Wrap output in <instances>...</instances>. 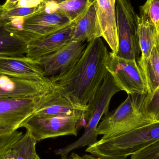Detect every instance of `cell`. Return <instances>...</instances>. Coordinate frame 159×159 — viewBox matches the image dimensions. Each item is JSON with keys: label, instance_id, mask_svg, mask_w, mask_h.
Instances as JSON below:
<instances>
[{"label": "cell", "instance_id": "6da1fadb", "mask_svg": "<svg viewBox=\"0 0 159 159\" xmlns=\"http://www.w3.org/2000/svg\"><path fill=\"white\" fill-rule=\"evenodd\" d=\"M107 48L101 37L88 43L80 58L62 74L49 78L65 98L86 110L108 71Z\"/></svg>", "mask_w": 159, "mask_h": 159}, {"label": "cell", "instance_id": "7a4b0ae2", "mask_svg": "<svg viewBox=\"0 0 159 159\" xmlns=\"http://www.w3.org/2000/svg\"><path fill=\"white\" fill-rule=\"evenodd\" d=\"M146 94H128L126 100L111 112L105 114L99 122L96 133L108 140L155 122L145 109Z\"/></svg>", "mask_w": 159, "mask_h": 159}, {"label": "cell", "instance_id": "3957f363", "mask_svg": "<svg viewBox=\"0 0 159 159\" xmlns=\"http://www.w3.org/2000/svg\"><path fill=\"white\" fill-rule=\"evenodd\" d=\"M120 91L122 90L113 76L107 73L95 95L87 105L84 112L86 123L84 132L77 141L62 148L61 151L64 155H68L75 149L92 145L98 141L97 126L103 116L109 111L112 97Z\"/></svg>", "mask_w": 159, "mask_h": 159}, {"label": "cell", "instance_id": "277c9868", "mask_svg": "<svg viewBox=\"0 0 159 159\" xmlns=\"http://www.w3.org/2000/svg\"><path fill=\"white\" fill-rule=\"evenodd\" d=\"M159 140V120L88 147L86 152L98 156L128 157Z\"/></svg>", "mask_w": 159, "mask_h": 159}, {"label": "cell", "instance_id": "5b68a950", "mask_svg": "<svg viewBox=\"0 0 159 159\" xmlns=\"http://www.w3.org/2000/svg\"><path fill=\"white\" fill-rule=\"evenodd\" d=\"M4 21L10 31L27 43L72 22L62 12L53 10L48 3H44L39 10L31 15Z\"/></svg>", "mask_w": 159, "mask_h": 159}, {"label": "cell", "instance_id": "8992f818", "mask_svg": "<svg viewBox=\"0 0 159 159\" xmlns=\"http://www.w3.org/2000/svg\"><path fill=\"white\" fill-rule=\"evenodd\" d=\"M85 126L84 113L54 116L33 114L23 121L20 128H25L38 142L65 135L76 136L79 129Z\"/></svg>", "mask_w": 159, "mask_h": 159}, {"label": "cell", "instance_id": "52a82bcc", "mask_svg": "<svg viewBox=\"0 0 159 159\" xmlns=\"http://www.w3.org/2000/svg\"><path fill=\"white\" fill-rule=\"evenodd\" d=\"M118 48L117 57L138 62L141 53L137 34V15L129 0H116Z\"/></svg>", "mask_w": 159, "mask_h": 159}, {"label": "cell", "instance_id": "ba28073f", "mask_svg": "<svg viewBox=\"0 0 159 159\" xmlns=\"http://www.w3.org/2000/svg\"><path fill=\"white\" fill-rule=\"evenodd\" d=\"M106 67L121 90L127 94L148 93L147 86L138 62L117 57L109 52Z\"/></svg>", "mask_w": 159, "mask_h": 159}, {"label": "cell", "instance_id": "9c48e42d", "mask_svg": "<svg viewBox=\"0 0 159 159\" xmlns=\"http://www.w3.org/2000/svg\"><path fill=\"white\" fill-rule=\"evenodd\" d=\"M55 89L48 77L33 80L0 74V99L40 98Z\"/></svg>", "mask_w": 159, "mask_h": 159}, {"label": "cell", "instance_id": "30bf717a", "mask_svg": "<svg viewBox=\"0 0 159 159\" xmlns=\"http://www.w3.org/2000/svg\"><path fill=\"white\" fill-rule=\"evenodd\" d=\"M40 98L0 99V136L13 133L34 113Z\"/></svg>", "mask_w": 159, "mask_h": 159}, {"label": "cell", "instance_id": "8fae6325", "mask_svg": "<svg viewBox=\"0 0 159 159\" xmlns=\"http://www.w3.org/2000/svg\"><path fill=\"white\" fill-rule=\"evenodd\" d=\"M85 41L71 40L59 50L34 61L46 77L57 76L68 71L82 56Z\"/></svg>", "mask_w": 159, "mask_h": 159}, {"label": "cell", "instance_id": "7c38bea8", "mask_svg": "<svg viewBox=\"0 0 159 159\" xmlns=\"http://www.w3.org/2000/svg\"><path fill=\"white\" fill-rule=\"evenodd\" d=\"M77 21H72L59 30L29 42L26 57L36 61L62 48L72 40Z\"/></svg>", "mask_w": 159, "mask_h": 159}, {"label": "cell", "instance_id": "4fadbf2b", "mask_svg": "<svg viewBox=\"0 0 159 159\" xmlns=\"http://www.w3.org/2000/svg\"><path fill=\"white\" fill-rule=\"evenodd\" d=\"M85 109L69 101L56 89L40 97L34 114L42 116H54L84 113Z\"/></svg>", "mask_w": 159, "mask_h": 159}, {"label": "cell", "instance_id": "5bb4252c", "mask_svg": "<svg viewBox=\"0 0 159 159\" xmlns=\"http://www.w3.org/2000/svg\"><path fill=\"white\" fill-rule=\"evenodd\" d=\"M97 16L102 34L112 51L116 54L118 48L116 0H96Z\"/></svg>", "mask_w": 159, "mask_h": 159}, {"label": "cell", "instance_id": "9a60e30c", "mask_svg": "<svg viewBox=\"0 0 159 159\" xmlns=\"http://www.w3.org/2000/svg\"><path fill=\"white\" fill-rule=\"evenodd\" d=\"M0 74L33 80L47 78L34 61L27 57L0 56Z\"/></svg>", "mask_w": 159, "mask_h": 159}, {"label": "cell", "instance_id": "2e32d148", "mask_svg": "<svg viewBox=\"0 0 159 159\" xmlns=\"http://www.w3.org/2000/svg\"><path fill=\"white\" fill-rule=\"evenodd\" d=\"M102 30L96 11L95 0L92 2L87 13L75 24L72 40L88 43L102 37Z\"/></svg>", "mask_w": 159, "mask_h": 159}, {"label": "cell", "instance_id": "e0dca14e", "mask_svg": "<svg viewBox=\"0 0 159 159\" xmlns=\"http://www.w3.org/2000/svg\"><path fill=\"white\" fill-rule=\"evenodd\" d=\"M28 43L12 32L0 19V56L22 57L27 52Z\"/></svg>", "mask_w": 159, "mask_h": 159}, {"label": "cell", "instance_id": "ac0fdd59", "mask_svg": "<svg viewBox=\"0 0 159 159\" xmlns=\"http://www.w3.org/2000/svg\"><path fill=\"white\" fill-rule=\"evenodd\" d=\"M137 34L141 57L148 58L156 46L157 33L155 26L143 14L137 15Z\"/></svg>", "mask_w": 159, "mask_h": 159}, {"label": "cell", "instance_id": "d6986e66", "mask_svg": "<svg viewBox=\"0 0 159 159\" xmlns=\"http://www.w3.org/2000/svg\"><path fill=\"white\" fill-rule=\"evenodd\" d=\"M138 63L147 86V95H152L159 87V54L156 46L149 57H140Z\"/></svg>", "mask_w": 159, "mask_h": 159}, {"label": "cell", "instance_id": "ffe728a7", "mask_svg": "<svg viewBox=\"0 0 159 159\" xmlns=\"http://www.w3.org/2000/svg\"><path fill=\"white\" fill-rule=\"evenodd\" d=\"M37 143L30 132L27 130L4 154L3 159H34L37 155L36 151Z\"/></svg>", "mask_w": 159, "mask_h": 159}, {"label": "cell", "instance_id": "44dd1931", "mask_svg": "<svg viewBox=\"0 0 159 159\" xmlns=\"http://www.w3.org/2000/svg\"><path fill=\"white\" fill-rule=\"evenodd\" d=\"M92 2L91 0H69L60 4L48 3L53 10L62 12L73 21L79 20L85 15Z\"/></svg>", "mask_w": 159, "mask_h": 159}, {"label": "cell", "instance_id": "7402d4cb", "mask_svg": "<svg viewBox=\"0 0 159 159\" xmlns=\"http://www.w3.org/2000/svg\"><path fill=\"white\" fill-rule=\"evenodd\" d=\"M140 14L145 16L159 33V0H147L140 7Z\"/></svg>", "mask_w": 159, "mask_h": 159}, {"label": "cell", "instance_id": "603a6c76", "mask_svg": "<svg viewBox=\"0 0 159 159\" xmlns=\"http://www.w3.org/2000/svg\"><path fill=\"white\" fill-rule=\"evenodd\" d=\"M43 2L37 6L27 7H17L7 10L2 9L0 19L2 20H7L16 18L23 17L31 15L39 10L43 5Z\"/></svg>", "mask_w": 159, "mask_h": 159}, {"label": "cell", "instance_id": "cb8c5ba5", "mask_svg": "<svg viewBox=\"0 0 159 159\" xmlns=\"http://www.w3.org/2000/svg\"><path fill=\"white\" fill-rule=\"evenodd\" d=\"M130 159H159V140L132 155Z\"/></svg>", "mask_w": 159, "mask_h": 159}, {"label": "cell", "instance_id": "d4e9b609", "mask_svg": "<svg viewBox=\"0 0 159 159\" xmlns=\"http://www.w3.org/2000/svg\"><path fill=\"white\" fill-rule=\"evenodd\" d=\"M23 135V133L17 130L10 134L0 136V157L9 150Z\"/></svg>", "mask_w": 159, "mask_h": 159}, {"label": "cell", "instance_id": "484cf974", "mask_svg": "<svg viewBox=\"0 0 159 159\" xmlns=\"http://www.w3.org/2000/svg\"><path fill=\"white\" fill-rule=\"evenodd\" d=\"M148 106L153 111L159 113V87L151 95L148 96Z\"/></svg>", "mask_w": 159, "mask_h": 159}, {"label": "cell", "instance_id": "4316f807", "mask_svg": "<svg viewBox=\"0 0 159 159\" xmlns=\"http://www.w3.org/2000/svg\"><path fill=\"white\" fill-rule=\"evenodd\" d=\"M82 159H127L125 157H107L98 156L91 154H85L81 157Z\"/></svg>", "mask_w": 159, "mask_h": 159}, {"label": "cell", "instance_id": "83f0119b", "mask_svg": "<svg viewBox=\"0 0 159 159\" xmlns=\"http://www.w3.org/2000/svg\"><path fill=\"white\" fill-rule=\"evenodd\" d=\"M20 0H7L3 5L2 6V8L3 10H7L13 8L16 4Z\"/></svg>", "mask_w": 159, "mask_h": 159}, {"label": "cell", "instance_id": "f1b7e54d", "mask_svg": "<svg viewBox=\"0 0 159 159\" xmlns=\"http://www.w3.org/2000/svg\"><path fill=\"white\" fill-rule=\"evenodd\" d=\"M61 159H82V157L75 153H73L69 156L61 157Z\"/></svg>", "mask_w": 159, "mask_h": 159}, {"label": "cell", "instance_id": "f546056e", "mask_svg": "<svg viewBox=\"0 0 159 159\" xmlns=\"http://www.w3.org/2000/svg\"><path fill=\"white\" fill-rule=\"evenodd\" d=\"M69 1V0H42L43 2L47 3L49 2H54L57 4L61 3L63 2H66V1Z\"/></svg>", "mask_w": 159, "mask_h": 159}, {"label": "cell", "instance_id": "4dcf8cb0", "mask_svg": "<svg viewBox=\"0 0 159 159\" xmlns=\"http://www.w3.org/2000/svg\"><path fill=\"white\" fill-rule=\"evenodd\" d=\"M159 54V33L157 36V41H156V46H155Z\"/></svg>", "mask_w": 159, "mask_h": 159}, {"label": "cell", "instance_id": "1f68e13d", "mask_svg": "<svg viewBox=\"0 0 159 159\" xmlns=\"http://www.w3.org/2000/svg\"><path fill=\"white\" fill-rule=\"evenodd\" d=\"M2 11V6L0 5V16H1V13Z\"/></svg>", "mask_w": 159, "mask_h": 159}, {"label": "cell", "instance_id": "d6a6232c", "mask_svg": "<svg viewBox=\"0 0 159 159\" xmlns=\"http://www.w3.org/2000/svg\"><path fill=\"white\" fill-rule=\"evenodd\" d=\"M41 159L40 158V157H39V156H38V154H37V156H36V157H35V159Z\"/></svg>", "mask_w": 159, "mask_h": 159}, {"label": "cell", "instance_id": "836d02e7", "mask_svg": "<svg viewBox=\"0 0 159 159\" xmlns=\"http://www.w3.org/2000/svg\"><path fill=\"white\" fill-rule=\"evenodd\" d=\"M4 155V154L3 156H2V157H0V159H3V157Z\"/></svg>", "mask_w": 159, "mask_h": 159}, {"label": "cell", "instance_id": "e575fe53", "mask_svg": "<svg viewBox=\"0 0 159 159\" xmlns=\"http://www.w3.org/2000/svg\"><path fill=\"white\" fill-rule=\"evenodd\" d=\"M95 1H96V0H95Z\"/></svg>", "mask_w": 159, "mask_h": 159}]
</instances>
